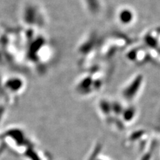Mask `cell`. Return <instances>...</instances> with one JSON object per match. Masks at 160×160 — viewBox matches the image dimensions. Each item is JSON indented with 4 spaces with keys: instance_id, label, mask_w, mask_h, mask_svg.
I'll return each instance as SVG.
<instances>
[{
    "instance_id": "1",
    "label": "cell",
    "mask_w": 160,
    "mask_h": 160,
    "mask_svg": "<svg viewBox=\"0 0 160 160\" xmlns=\"http://www.w3.org/2000/svg\"><path fill=\"white\" fill-rule=\"evenodd\" d=\"M147 38V42L149 46L152 47H157L159 42H160V28L155 29L150 32Z\"/></svg>"
},
{
    "instance_id": "2",
    "label": "cell",
    "mask_w": 160,
    "mask_h": 160,
    "mask_svg": "<svg viewBox=\"0 0 160 160\" xmlns=\"http://www.w3.org/2000/svg\"><path fill=\"white\" fill-rule=\"evenodd\" d=\"M3 112H4L3 107V106H0V123H1V122H2V117H3Z\"/></svg>"
}]
</instances>
